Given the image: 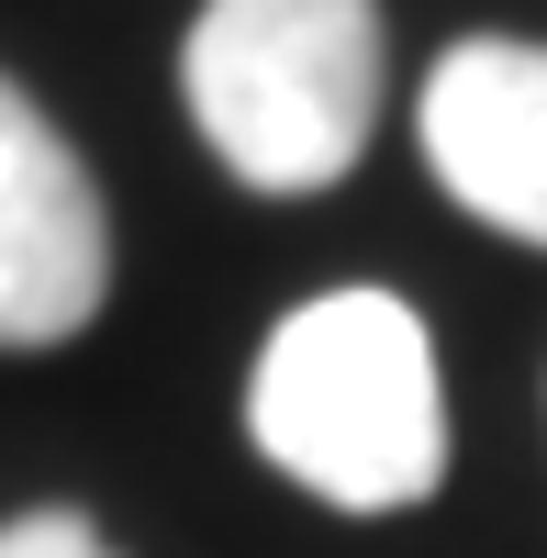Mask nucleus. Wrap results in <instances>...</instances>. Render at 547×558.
<instances>
[{"label": "nucleus", "instance_id": "nucleus-1", "mask_svg": "<svg viewBox=\"0 0 547 558\" xmlns=\"http://www.w3.org/2000/svg\"><path fill=\"white\" fill-rule=\"evenodd\" d=\"M246 436L280 481L336 514H414L447 481V380L402 291H325L268 324Z\"/></svg>", "mask_w": 547, "mask_h": 558}, {"label": "nucleus", "instance_id": "nucleus-2", "mask_svg": "<svg viewBox=\"0 0 547 558\" xmlns=\"http://www.w3.org/2000/svg\"><path fill=\"white\" fill-rule=\"evenodd\" d=\"M391 89L380 0H202L179 45V101L202 146L268 202H313L369 157Z\"/></svg>", "mask_w": 547, "mask_h": 558}, {"label": "nucleus", "instance_id": "nucleus-3", "mask_svg": "<svg viewBox=\"0 0 547 558\" xmlns=\"http://www.w3.org/2000/svg\"><path fill=\"white\" fill-rule=\"evenodd\" d=\"M112 302V213L23 78H0V357L89 336Z\"/></svg>", "mask_w": 547, "mask_h": 558}, {"label": "nucleus", "instance_id": "nucleus-4", "mask_svg": "<svg viewBox=\"0 0 547 558\" xmlns=\"http://www.w3.org/2000/svg\"><path fill=\"white\" fill-rule=\"evenodd\" d=\"M425 168L436 191L459 202L470 223L514 246H547V45L525 34H470L425 68Z\"/></svg>", "mask_w": 547, "mask_h": 558}, {"label": "nucleus", "instance_id": "nucleus-5", "mask_svg": "<svg viewBox=\"0 0 547 558\" xmlns=\"http://www.w3.org/2000/svg\"><path fill=\"white\" fill-rule=\"evenodd\" d=\"M0 558H123L89 514H68V502H45V514H12L0 525Z\"/></svg>", "mask_w": 547, "mask_h": 558}]
</instances>
